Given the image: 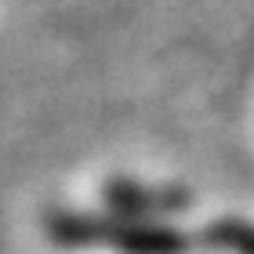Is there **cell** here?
I'll return each instance as SVG.
<instances>
[{"mask_svg":"<svg viewBox=\"0 0 254 254\" xmlns=\"http://www.w3.org/2000/svg\"><path fill=\"white\" fill-rule=\"evenodd\" d=\"M211 236H214L222 247L236 251V254H254V229H251V225L222 222V225H214V229H211Z\"/></svg>","mask_w":254,"mask_h":254,"instance_id":"cell-3","label":"cell"},{"mask_svg":"<svg viewBox=\"0 0 254 254\" xmlns=\"http://www.w3.org/2000/svg\"><path fill=\"white\" fill-rule=\"evenodd\" d=\"M109 200L117 211L124 214H167L189 200L186 192H171V189H145V186H131V182H113L109 186Z\"/></svg>","mask_w":254,"mask_h":254,"instance_id":"cell-2","label":"cell"},{"mask_svg":"<svg viewBox=\"0 0 254 254\" xmlns=\"http://www.w3.org/2000/svg\"><path fill=\"white\" fill-rule=\"evenodd\" d=\"M48 229L65 247H113L124 254H182L186 251L178 233L134 222V218L109 222V218H87V214H55Z\"/></svg>","mask_w":254,"mask_h":254,"instance_id":"cell-1","label":"cell"}]
</instances>
